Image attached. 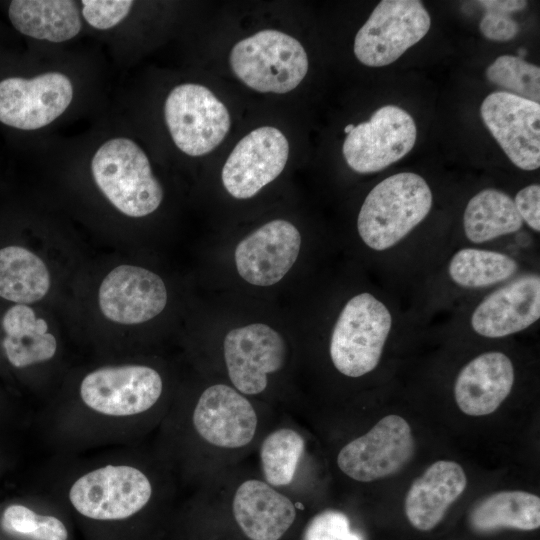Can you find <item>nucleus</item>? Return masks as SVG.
<instances>
[{"label": "nucleus", "instance_id": "24", "mask_svg": "<svg viewBox=\"0 0 540 540\" xmlns=\"http://www.w3.org/2000/svg\"><path fill=\"white\" fill-rule=\"evenodd\" d=\"M469 521L477 532L502 528L535 530L540 526V498L525 491H499L478 502Z\"/></svg>", "mask_w": 540, "mask_h": 540}, {"label": "nucleus", "instance_id": "7", "mask_svg": "<svg viewBox=\"0 0 540 540\" xmlns=\"http://www.w3.org/2000/svg\"><path fill=\"white\" fill-rule=\"evenodd\" d=\"M416 138L412 116L398 106L386 105L377 109L369 121L354 126L344 140L342 152L352 170L373 173L407 155Z\"/></svg>", "mask_w": 540, "mask_h": 540}, {"label": "nucleus", "instance_id": "2", "mask_svg": "<svg viewBox=\"0 0 540 540\" xmlns=\"http://www.w3.org/2000/svg\"><path fill=\"white\" fill-rule=\"evenodd\" d=\"M91 169L102 193L127 216H146L163 199L162 186L152 173L148 157L130 139L106 141L94 154Z\"/></svg>", "mask_w": 540, "mask_h": 540}, {"label": "nucleus", "instance_id": "34", "mask_svg": "<svg viewBox=\"0 0 540 540\" xmlns=\"http://www.w3.org/2000/svg\"><path fill=\"white\" fill-rule=\"evenodd\" d=\"M516 210L527 225L536 232L540 231V186L532 184L524 187L513 200Z\"/></svg>", "mask_w": 540, "mask_h": 540}, {"label": "nucleus", "instance_id": "27", "mask_svg": "<svg viewBox=\"0 0 540 540\" xmlns=\"http://www.w3.org/2000/svg\"><path fill=\"white\" fill-rule=\"evenodd\" d=\"M518 270L512 257L496 251L463 248L450 260L448 273L464 288H483L511 278Z\"/></svg>", "mask_w": 540, "mask_h": 540}, {"label": "nucleus", "instance_id": "33", "mask_svg": "<svg viewBox=\"0 0 540 540\" xmlns=\"http://www.w3.org/2000/svg\"><path fill=\"white\" fill-rule=\"evenodd\" d=\"M479 29L487 39L500 42L509 41L519 33V25L510 13L491 8H486Z\"/></svg>", "mask_w": 540, "mask_h": 540}, {"label": "nucleus", "instance_id": "22", "mask_svg": "<svg viewBox=\"0 0 540 540\" xmlns=\"http://www.w3.org/2000/svg\"><path fill=\"white\" fill-rule=\"evenodd\" d=\"M9 18L22 34L50 42H63L81 30L79 9L70 0H14Z\"/></svg>", "mask_w": 540, "mask_h": 540}, {"label": "nucleus", "instance_id": "35", "mask_svg": "<svg viewBox=\"0 0 540 540\" xmlns=\"http://www.w3.org/2000/svg\"><path fill=\"white\" fill-rule=\"evenodd\" d=\"M478 3L485 9H497L510 14L521 11L527 6L524 0H481Z\"/></svg>", "mask_w": 540, "mask_h": 540}, {"label": "nucleus", "instance_id": "19", "mask_svg": "<svg viewBox=\"0 0 540 540\" xmlns=\"http://www.w3.org/2000/svg\"><path fill=\"white\" fill-rule=\"evenodd\" d=\"M513 384L509 357L498 351L485 352L460 370L454 384L455 401L467 415H489L507 398Z\"/></svg>", "mask_w": 540, "mask_h": 540}, {"label": "nucleus", "instance_id": "9", "mask_svg": "<svg viewBox=\"0 0 540 540\" xmlns=\"http://www.w3.org/2000/svg\"><path fill=\"white\" fill-rule=\"evenodd\" d=\"M414 451L415 441L409 423L399 415L390 414L342 447L337 465L351 479L371 482L400 471L411 460Z\"/></svg>", "mask_w": 540, "mask_h": 540}, {"label": "nucleus", "instance_id": "28", "mask_svg": "<svg viewBox=\"0 0 540 540\" xmlns=\"http://www.w3.org/2000/svg\"><path fill=\"white\" fill-rule=\"evenodd\" d=\"M303 437L291 428H280L262 442L260 460L266 482L271 486L289 485L304 452Z\"/></svg>", "mask_w": 540, "mask_h": 540}, {"label": "nucleus", "instance_id": "5", "mask_svg": "<svg viewBox=\"0 0 540 540\" xmlns=\"http://www.w3.org/2000/svg\"><path fill=\"white\" fill-rule=\"evenodd\" d=\"M431 18L419 0H382L358 30L354 54L364 65L395 62L429 31Z\"/></svg>", "mask_w": 540, "mask_h": 540}, {"label": "nucleus", "instance_id": "32", "mask_svg": "<svg viewBox=\"0 0 540 540\" xmlns=\"http://www.w3.org/2000/svg\"><path fill=\"white\" fill-rule=\"evenodd\" d=\"M350 524L345 514L327 510L316 515L306 528L304 540H346Z\"/></svg>", "mask_w": 540, "mask_h": 540}, {"label": "nucleus", "instance_id": "13", "mask_svg": "<svg viewBox=\"0 0 540 540\" xmlns=\"http://www.w3.org/2000/svg\"><path fill=\"white\" fill-rule=\"evenodd\" d=\"M289 143L275 127H259L243 137L227 158L221 173L227 192L236 199H248L283 171Z\"/></svg>", "mask_w": 540, "mask_h": 540}, {"label": "nucleus", "instance_id": "25", "mask_svg": "<svg viewBox=\"0 0 540 540\" xmlns=\"http://www.w3.org/2000/svg\"><path fill=\"white\" fill-rule=\"evenodd\" d=\"M522 224L513 199L493 188L483 189L474 195L463 215L465 235L475 244L515 233Z\"/></svg>", "mask_w": 540, "mask_h": 540}, {"label": "nucleus", "instance_id": "16", "mask_svg": "<svg viewBox=\"0 0 540 540\" xmlns=\"http://www.w3.org/2000/svg\"><path fill=\"white\" fill-rule=\"evenodd\" d=\"M99 306L103 315L121 324H139L160 314L167 303L163 280L137 266L114 268L99 288Z\"/></svg>", "mask_w": 540, "mask_h": 540}, {"label": "nucleus", "instance_id": "31", "mask_svg": "<svg viewBox=\"0 0 540 540\" xmlns=\"http://www.w3.org/2000/svg\"><path fill=\"white\" fill-rule=\"evenodd\" d=\"M82 14L85 20L96 29H109L121 22L129 13L131 0H83Z\"/></svg>", "mask_w": 540, "mask_h": 540}, {"label": "nucleus", "instance_id": "12", "mask_svg": "<svg viewBox=\"0 0 540 540\" xmlns=\"http://www.w3.org/2000/svg\"><path fill=\"white\" fill-rule=\"evenodd\" d=\"M72 98V83L59 72L31 79L6 78L0 82V122L21 130H36L63 114Z\"/></svg>", "mask_w": 540, "mask_h": 540}, {"label": "nucleus", "instance_id": "8", "mask_svg": "<svg viewBox=\"0 0 540 540\" xmlns=\"http://www.w3.org/2000/svg\"><path fill=\"white\" fill-rule=\"evenodd\" d=\"M149 479L137 468L107 465L80 477L69 498L82 515L96 520H120L140 511L150 500Z\"/></svg>", "mask_w": 540, "mask_h": 540}, {"label": "nucleus", "instance_id": "26", "mask_svg": "<svg viewBox=\"0 0 540 540\" xmlns=\"http://www.w3.org/2000/svg\"><path fill=\"white\" fill-rule=\"evenodd\" d=\"M50 287L45 263L20 246L0 249V297L18 304L42 299Z\"/></svg>", "mask_w": 540, "mask_h": 540}, {"label": "nucleus", "instance_id": "23", "mask_svg": "<svg viewBox=\"0 0 540 540\" xmlns=\"http://www.w3.org/2000/svg\"><path fill=\"white\" fill-rule=\"evenodd\" d=\"M2 327L6 333L3 347L9 362L25 367L51 359L57 348L55 337L48 333V325L37 318L33 309L17 304L4 315Z\"/></svg>", "mask_w": 540, "mask_h": 540}, {"label": "nucleus", "instance_id": "38", "mask_svg": "<svg viewBox=\"0 0 540 540\" xmlns=\"http://www.w3.org/2000/svg\"><path fill=\"white\" fill-rule=\"evenodd\" d=\"M519 56L521 58V56H524L526 54V50L525 49H519Z\"/></svg>", "mask_w": 540, "mask_h": 540}, {"label": "nucleus", "instance_id": "18", "mask_svg": "<svg viewBox=\"0 0 540 540\" xmlns=\"http://www.w3.org/2000/svg\"><path fill=\"white\" fill-rule=\"evenodd\" d=\"M540 317V277L519 276L490 293L471 316L473 330L487 338H502L525 330Z\"/></svg>", "mask_w": 540, "mask_h": 540}, {"label": "nucleus", "instance_id": "14", "mask_svg": "<svg viewBox=\"0 0 540 540\" xmlns=\"http://www.w3.org/2000/svg\"><path fill=\"white\" fill-rule=\"evenodd\" d=\"M224 359L235 389L246 395L263 392L267 375L282 368L286 344L282 336L266 324H250L227 333Z\"/></svg>", "mask_w": 540, "mask_h": 540}, {"label": "nucleus", "instance_id": "36", "mask_svg": "<svg viewBox=\"0 0 540 540\" xmlns=\"http://www.w3.org/2000/svg\"><path fill=\"white\" fill-rule=\"evenodd\" d=\"M346 540H362V538L360 537V535L351 532V534Z\"/></svg>", "mask_w": 540, "mask_h": 540}, {"label": "nucleus", "instance_id": "29", "mask_svg": "<svg viewBox=\"0 0 540 540\" xmlns=\"http://www.w3.org/2000/svg\"><path fill=\"white\" fill-rule=\"evenodd\" d=\"M487 79L518 97L539 103L540 69L512 55H502L486 69ZM505 91V92H506Z\"/></svg>", "mask_w": 540, "mask_h": 540}, {"label": "nucleus", "instance_id": "11", "mask_svg": "<svg viewBox=\"0 0 540 540\" xmlns=\"http://www.w3.org/2000/svg\"><path fill=\"white\" fill-rule=\"evenodd\" d=\"M159 373L147 366L104 367L89 373L80 394L91 409L110 416H130L150 409L162 393Z\"/></svg>", "mask_w": 540, "mask_h": 540}, {"label": "nucleus", "instance_id": "3", "mask_svg": "<svg viewBox=\"0 0 540 540\" xmlns=\"http://www.w3.org/2000/svg\"><path fill=\"white\" fill-rule=\"evenodd\" d=\"M229 62L245 85L263 93H287L301 83L308 71V57L302 44L273 29L237 42Z\"/></svg>", "mask_w": 540, "mask_h": 540}, {"label": "nucleus", "instance_id": "37", "mask_svg": "<svg viewBox=\"0 0 540 540\" xmlns=\"http://www.w3.org/2000/svg\"><path fill=\"white\" fill-rule=\"evenodd\" d=\"M354 128L353 124H349L345 127L344 131L348 134Z\"/></svg>", "mask_w": 540, "mask_h": 540}, {"label": "nucleus", "instance_id": "4", "mask_svg": "<svg viewBox=\"0 0 540 540\" xmlns=\"http://www.w3.org/2000/svg\"><path fill=\"white\" fill-rule=\"evenodd\" d=\"M392 326L388 308L372 294L352 297L343 307L330 340L334 367L348 377H360L374 370Z\"/></svg>", "mask_w": 540, "mask_h": 540}, {"label": "nucleus", "instance_id": "10", "mask_svg": "<svg viewBox=\"0 0 540 540\" xmlns=\"http://www.w3.org/2000/svg\"><path fill=\"white\" fill-rule=\"evenodd\" d=\"M480 113L510 161L526 171L540 166V105L505 91L489 94Z\"/></svg>", "mask_w": 540, "mask_h": 540}, {"label": "nucleus", "instance_id": "21", "mask_svg": "<svg viewBox=\"0 0 540 540\" xmlns=\"http://www.w3.org/2000/svg\"><path fill=\"white\" fill-rule=\"evenodd\" d=\"M466 485L467 477L460 464L449 460L434 462L413 481L406 494L408 521L420 531L433 529Z\"/></svg>", "mask_w": 540, "mask_h": 540}, {"label": "nucleus", "instance_id": "15", "mask_svg": "<svg viewBox=\"0 0 540 540\" xmlns=\"http://www.w3.org/2000/svg\"><path fill=\"white\" fill-rule=\"evenodd\" d=\"M301 247V235L290 222L270 221L243 240L235 249L239 275L257 286L279 282L295 263Z\"/></svg>", "mask_w": 540, "mask_h": 540}, {"label": "nucleus", "instance_id": "1", "mask_svg": "<svg viewBox=\"0 0 540 540\" xmlns=\"http://www.w3.org/2000/svg\"><path fill=\"white\" fill-rule=\"evenodd\" d=\"M432 203L431 189L420 175L389 176L366 196L358 214V233L369 248L387 250L426 218Z\"/></svg>", "mask_w": 540, "mask_h": 540}, {"label": "nucleus", "instance_id": "20", "mask_svg": "<svg viewBox=\"0 0 540 540\" xmlns=\"http://www.w3.org/2000/svg\"><path fill=\"white\" fill-rule=\"evenodd\" d=\"M232 510L240 529L250 540H279L293 524V502L267 482L249 479L233 497Z\"/></svg>", "mask_w": 540, "mask_h": 540}, {"label": "nucleus", "instance_id": "17", "mask_svg": "<svg viewBox=\"0 0 540 540\" xmlns=\"http://www.w3.org/2000/svg\"><path fill=\"white\" fill-rule=\"evenodd\" d=\"M257 415L236 389L215 384L203 391L193 412L197 433L209 444L235 449L248 445L257 429Z\"/></svg>", "mask_w": 540, "mask_h": 540}, {"label": "nucleus", "instance_id": "6", "mask_svg": "<svg viewBox=\"0 0 540 540\" xmlns=\"http://www.w3.org/2000/svg\"><path fill=\"white\" fill-rule=\"evenodd\" d=\"M175 145L189 156L211 152L230 129L226 106L205 86L186 83L171 90L164 105Z\"/></svg>", "mask_w": 540, "mask_h": 540}, {"label": "nucleus", "instance_id": "30", "mask_svg": "<svg viewBox=\"0 0 540 540\" xmlns=\"http://www.w3.org/2000/svg\"><path fill=\"white\" fill-rule=\"evenodd\" d=\"M2 528L34 540H66L65 525L56 517L39 515L23 505H11L3 513Z\"/></svg>", "mask_w": 540, "mask_h": 540}]
</instances>
